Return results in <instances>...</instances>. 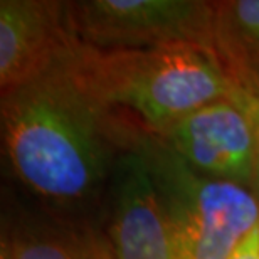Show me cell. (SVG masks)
<instances>
[{"label":"cell","mask_w":259,"mask_h":259,"mask_svg":"<svg viewBox=\"0 0 259 259\" xmlns=\"http://www.w3.org/2000/svg\"><path fill=\"white\" fill-rule=\"evenodd\" d=\"M212 49L237 90L259 96V0L214 2Z\"/></svg>","instance_id":"cell-8"},{"label":"cell","mask_w":259,"mask_h":259,"mask_svg":"<svg viewBox=\"0 0 259 259\" xmlns=\"http://www.w3.org/2000/svg\"><path fill=\"white\" fill-rule=\"evenodd\" d=\"M77 37L67 20V2H0V86L27 82L69 53Z\"/></svg>","instance_id":"cell-7"},{"label":"cell","mask_w":259,"mask_h":259,"mask_svg":"<svg viewBox=\"0 0 259 259\" xmlns=\"http://www.w3.org/2000/svg\"><path fill=\"white\" fill-rule=\"evenodd\" d=\"M108 239L116 259H184L147 162L133 145L111 174Z\"/></svg>","instance_id":"cell-6"},{"label":"cell","mask_w":259,"mask_h":259,"mask_svg":"<svg viewBox=\"0 0 259 259\" xmlns=\"http://www.w3.org/2000/svg\"><path fill=\"white\" fill-rule=\"evenodd\" d=\"M9 259H116L108 236L90 227H46L15 237Z\"/></svg>","instance_id":"cell-9"},{"label":"cell","mask_w":259,"mask_h":259,"mask_svg":"<svg viewBox=\"0 0 259 259\" xmlns=\"http://www.w3.org/2000/svg\"><path fill=\"white\" fill-rule=\"evenodd\" d=\"M74 48L42 74L2 91L0 101L4 147L15 175L34 194L67 204L95 195L142 130L98 98Z\"/></svg>","instance_id":"cell-1"},{"label":"cell","mask_w":259,"mask_h":259,"mask_svg":"<svg viewBox=\"0 0 259 259\" xmlns=\"http://www.w3.org/2000/svg\"><path fill=\"white\" fill-rule=\"evenodd\" d=\"M74 61L101 101L152 133L237 90L210 46L103 51L77 40Z\"/></svg>","instance_id":"cell-2"},{"label":"cell","mask_w":259,"mask_h":259,"mask_svg":"<svg viewBox=\"0 0 259 259\" xmlns=\"http://www.w3.org/2000/svg\"><path fill=\"white\" fill-rule=\"evenodd\" d=\"M254 192H256L257 197H259V180H257V184H256V187H254Z\"/></svg>","instance_id":"cell-12"},{"label":"cell","mask_w":259,"mask_h":259,"mask_svg":"<svg viewBox=\"0 0 259 259\" xmlns=\"http://www.w3.org/2000/svg\"><path fill=\"white\" fill-rule=\"evenodd\" d=\"M155 135L195 172L254 190L259 180L256 128L231 98L212 101Z\"/></svg>","instance_id":"cell-5"},{"label":"cell","mask_w":259,"mask_h":259,"mask_svg":"<svg viewBox=\"0 0 259 259\" xmlns=\"http://www.w3.org/2000/svg\"><path fill=\"white\" fill-rule=\"evenodd\" d=\"M143 155L184 259H231L259 226V197L242 185L190 168L158 135L140 130Z\"/></svg>","instance_id":"cell-3"},{"label":"cell","mask_w":259,"mask_h":259,"mask_svg":"<svg viewBox=\"0 0 259 259\" xmlns=\"http://www.w3.org/2000/svg\"><path fill=\"white\" fill-rule=\"evenodd\" d=\"M2 259H9L7 254H5V251H2Z\"/></svg>","instance_id":"cell-13"},{"label":"cell","mask_w":259,"mask_h":259,"mask_svg":"<svg viewBox=\"0 0 259 259\" xmlns=\"http://www.w3.org/2000/svg\"><path fill=\"white\" fill-rule=\"evenodd\" d=\"M231 259H259V226L237 247Z\"/></svg>","instance_id":"cell-11"},{"label":"cell","mask_w":259,"mask_h":259,"mask_svg":"<svg viewBox=\"0 0 259 259\" xmlns=\"http://www.w3.org/2000/svg\"><path fill=\"white\" fill-rule=\"evenodd\" d=\"M231 100L236 101L242 110L247 113V116L251 118L252 125L256 128V137H257V148H259V96L247 95V93L236 90L231 95Z\"/></svg>","instance_id":"cell-10"},{"label":"cell","mask_w":259,"mask_h":259,"mask_svg":"<svg viewBox=\"0 0 259 259\" xmlns=\"http://www.w3.org/2000/svg\"><path fill=\"white\" fill-rule=\"evenodd\" d=\"M77 40L103 51L175 44L212 48L214 2L205 0H82L67 2Z\"/></svg>","instance_id":"cell-4"}]
</instances>
